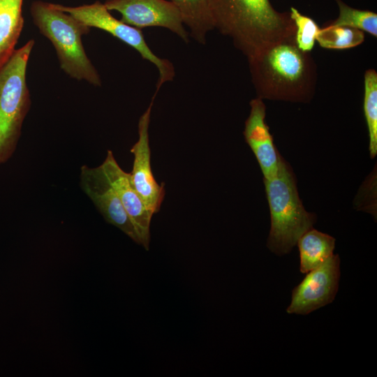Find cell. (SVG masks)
I'll use <instances>...</instances> for the list:
<instances>
[{"label":"cell","mask_w":377,"mask_h":377,"mask_svg":"<svg viewBox=\"0 0 377 377\" xmlns=\"http://www.w3.org/2000/svg\"><path fill=\"white\" fill-rule=\"evenodd\" d=\"M364 113L367 121L370 156L377 154V73L368 69L364 76Z\"/></svg>","instance_id":"2e32d148"},{"label":"cell","mask_w":377,"mask_h":377,"mask_svg":"<svg viewBox=\"0 0 377 377\" xmlns=\"http://www.w3.org/2000/svg\"><path fill=\"white\" fill-rule=\"evenodd\" d=\"M364 31L344 26L327 24L316 36L319 45L327 49L342 50L356 47L364 42Z\"/></svg>","instance_id":"e0dca14e"},{"label":"cell","mask_w":377,"mask_h":377,"mask_svg":"<svg viewBox=\"0 0 377 377\" xmlns=\"http://www.w3.org/2000/svg\"><path fill=\"white\" fill-rule=\"evenodd\" d=\"M108 10L121 14V20L142 29L159 27L169 29L184 42L189 41L177 8L168 0H105Z\"/></svg>","instance_id":"ba28073f"},{"label":"cell","mask_w":377,"mask_h":377,"mask_svg":"<svg viewBox=\"0 0 377 377\" xmlns=\"http://www.w3.org/2000/svg\"><path fill=\"white\" fill-rule=\"evenodd\" d=\"M339 278L340 258L338 254H334L308 272L294 288L287 313L306 315L332 302L338 291Z\"/></svg>","instance_id":"52a82bcc"},{"label":"cell","mask_w":377,"mask_h":377,"mask_svg":"<svg viewBox=\"0 0 377 377\" xmlns=\"http://www.w3.org/2000/svg\"><path fill=\"white\" fill-rule=\"evenodd\" d=\"M23 0H0V66L12 55L21 34Z\"/></svg>","instance_id":"4fadbf2b"},{"label":"cell","mask_w":377,"mask_h":377,"mask_svg":"<svg viewBox=\"0 0 377 377\" xmlns=\"http://www.w3.org/2000/svg\"><path fill=\"white\" fill-rule=\"evenodd\" d=\"M34 43L29 40L0 66V166L13 155L31 107L27 68Z\"/></svg>","instance_id":"5b68a950"},{"label":"cell","mask_w":377,"mask_h":377,"mask_svg":"<svg viewBox=\"0 0 377 377\" xmlns=\"http://www.w3.org/2000/svg\"><path fill=\"white\" fill-rule=\"evenodd\" d=\"M289 13L295 27L294 38L297 46L309 52L314 47L319 27L312 18L302 15L294 7L290 8Z\"/></svg>","instance_id":"d6986e66"},{"label":"cell","mask_w":377,"mask_h":377,"mask_svg":"<svg viewBox=\"0 0 377 377\" xmlns=\"http://www.w3.org/2000/svg\"><path fill=\"white\" fill-rule=\"evenodd\" d=\"M247 59L258 97L304 103L313 98L316 64L309 52L297 46L294 37L272 44Z\"/></svg>","instance_id":"6da1fadb"},{"label":"cell","mask_w":377,"mask_h":377,"mask_svg":"<svg viewBox=\"0 0 377 377\" xmlns=\"http://www.w3.org/2000/svg\"><path fill=\"white\" fill-rule=\"evenodd\" d=\"M214 25L247 58L265 47L295 37L289 12H279L269 0H208Z\"/></svg>","instance_id":"7a4b0ae2"},{"label":"cell","mask_w":377,"mask_h":377,"mask_svg":"<svg viewBox=\"0 0 377 377\" xmlns=\"http://www.w3.org/2000/svg\"><path fill=\"white\" fill-rule=\"evenodd\" d=\"M178 9L183 24L198 43L205 44L207 34L214 29L208 0H168Z\"/></svg>","instance_id":"9a60e30c"},{"label":"cell","mask_w":377,"mask_h":377,"mask_svg":"<svg viewBox=\"0 0 377 377\" xmlns=\"http://www.w3.org/2000/svg\"><path fill=\"white\" fill-rule=\"evenodd\" d=\"M263 181L271 216L267 247L282 256L290 253L299 239L313 228L316 217L304 209L293 173L283 158L276 175Z\"/></svg>","instance_id":"277c9868"},{"label":"cell","mask_w":377,"mask_h":377,"mask_svg":"<svg viewBox=\"0 0 377 377\" xmlns=\"http://www.w3.org/2000/svg\"><path fill=\"white\" fill-rule=\"evenodd\" d=\"M250 107L244 136L258 162L263 179H269L276 175L282 157L265 123L266 107L263 99L259 97L252 99Z\"/></svg>","instance_id":"7c38bea8"},{"label":"cell","mask_w":377,"mask_h":377,"mask_svg":"<svg viewBox=\"0 0 377 377\" xmlns=\"http://www.w3.org/2000/svg\"><path fill=\"white\" fill-rule=\"evenodd\" d=\"M339 13L335 20L328 24L344 26L367 31L377 36V14L370 10H359L344 3L341 0H336Z\"/></svg>","instance_id":"ac0fdd59"},{"label":"cell","mask_w":377,"mask_h":377,"mask_svg":"<svg viewBox=\"0 0 377 377\" xmlns=\"http://www.w3.org/2000/svg\"><path fill=\"white\" fill-rule=\"evenodd\" d=\"M58 8L75 17L90 28L102 29L121 41L127 44L140 53L141 57L151 62L158 71V79L156 91L158 93L162 85L172 81L175 71L173 64L166 59L156 55L148 46L141 29L130 26L121 20L113 17L99 1L91 4L79 6H66L57 4Z\"/></svg>","instance_id":"8992f818"},{"label":"cell","mask_w":377,"mask_h":377,"mask_svg":"<svg viewBox=\"0 0 377 377\" xmlns=\"http://www.w3.org/2000/svg\"><path fill=\"white\" fill-rule=\"evenodd\" d=\"M30 13L40 33L54 47L63 71L73 79L101 86L100 75L87 57L82 40L91 28L58 8L56 3L34 1Z\"/></svg>","instance_id":"3957f363"},{"label":"cell","mask_w":377,"mask_h":377,"mask_svg":"<svg viewBox=\"0 0 377 377\" xmlns=\"http://www.w3.org/2000/svg\"><path fill=\"white\" fill-rule=\"evenodd\" d=\"M300 252V271L303 274L321 265L334 255L335 239L313 228L297 243Z\"/></svg>","instance_id":"5bb4252c"},{"label":"cell","mask_w":377,"mask_h":377,"mask_svg":"<svg viewBox=\"0 0 377 377\" xmlns=\"http://www.w3.org/2000/svg\"><path fill=\"white\" fill-rule=\"evenodd\" d=\"M100 165L131 221L138 234L140 244L148 250L153 213L146 207L135 190L130 173L126 172L119 166L112 151L108 150L106 157Z\"/></svg>","instance_id":"8fae6325"},{"label":"cell","mask_w":377,"mask_h":377,"mask_svg":"<svg viewBox=\"0 0 377 377\" xmlns=\"http://www.w3.org/2000/svg\"><path fill=\"white\" fill-rule=\"evenodd\" d=\"M80 185L108 223L140 244L136 230L101 165L81 166Z\"/></svg>","instance_id":"30bf717a"},{"label":"cell","mask_w":377,"mask_h":377,"mask_svg":"<svg viewBox=\"0 0 377 377\" xmlns=\"http://www.w3.org/2000/svg\"><path fill=\"white\" fill-rule=\"evenodd\" d=\"M156 94L155 92L149 107L139 119L138 140L131 149L134 160L133 170L130 172L135 190L153 214L160 210L165 193L164 183L158 184L151 168L149 127L151 108Z\"/></svg>","instance_id":"9c48e42d"}]
</instances>
